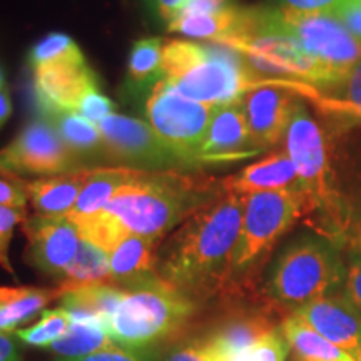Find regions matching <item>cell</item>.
Listing matches in <instances>:
<instances>
[{"mask_svg": "<svg viewBox=\"0 0 361 361\" xmlns=\"http://www.w3.org/2000/svg\"><path fill=\"white\" fill-rule=\"evenodd\" d=\"M336 87L343 89V96L348 99L350 102L361 106V72L353 69L348 78L343 80L340 85H336Z\"/></svg>", "mask_w": 361, "mask_h": 361, "instance_id": "obj_42", "label": "cell"}, {"mask_svg": "<svg viewBox=\"0 0 361 361\" xmlns=\"http://www.w3.org/2000/svg\"><path fill=\"white\" fill-rule=\"evenodd\" d=\"M32 74L37 102L74 114L90 92L99 90L97 74L85 59L39 67Z\"/></svg>", "mask_w": 361, "mask_h": 361, "instance_id": "obj_16", "label": "cell"}, {"mask_svg": "<svg viewBox=\"0 0 361 361\" xmlns=\"http://www.w3.org/2000/svg\"><path fill=\"white\" fill-rule=\"evenodd\" d=\"M124 300V290L111 283L87 284V286L75 288L61 296V308L69 313L92 314L109 324L111 318L116 314L119 305Z\"/></svg>", "mask_w": 361, "mask_h": 361, "instance_id": "obj_26", "label": "cell"}, {"mask_svg": "<svg viewBox=\"0 0 361 361\" xmlns=\"http://www.w3.org/2000/svg\"><path fill=\"white\" fill-rule=\"evenodd\" d=\"M345 276L341 246L319 233H305L279 252L263 291L269 301L293 313L311 301L340 293Z\"/></svg>", "mask_w": 361, "mask_h": 361, "instance_id": "obj_5", "label": "cell"}, {"mask_svg": "<svg viewBox=\"0 0 361 361\" xmlns=\"http://www.w3.org/2000/svg\"><path fill=\"white\" fill-rule=\"evenodd\" d=\"M124 300L107 324L117 346L149 350L178 333L196 313V300L156 273L121 284Z\"/></svg>", "mask_w": 361, "mask_h": 361, "instance_id": "obj_6", "label": "cell"}, {"mask_svg": "<svg viewBox=\"0 0 361 361\" xmlns=\"http://www.w3.org/2000/svg\"><path fill=\"white\" fill-rule=\"evenodd\" d=\"M281 8L300 12H318L333 16L346 0H276Z\"/></svg>", "mask_w": 361, "mask_h": 361, "instance_id": "obj_36", "label": "cell"}, {"mask_svg": "<svg viewBox=\"0 0 361 361\" xmlns=\"http://www.w3.org/2000/svg\"><path fill=\"white\" fill-rule=\"evenodd\" d=\"M162 79L180 96L211 106L239 101L251 90L274 82L258 74L243 54L224 44L171 39L162 45Z\"/></svg>", "mask_w": 361, "mask_h": 361, "instance_id": "obj_4", "label": "cell"}, {"mask_svg": "<svg viewBox=\"0 0 361 361\" xmlns=\"http://www.w3.org/2000/svg\"><path fill=\"white\" fill-rule=\"evenodd\" d=\"M29 218L27 207H11L0 204V238L12 239L13 228Z\"/></svg>", "mask_w": 361, "mask_h": 361, "instance_id": "obj_38", "label": "cell"}, {"mask_svg": "<svg viewBox=\"0 0 361 361\" xmlns=\"http://www.w3.org/2000/svg\"><path fill=\"white\" fill-rule=\"evenodd\" d=\"M134 173L135 169L126 168V166L90 169L89 178L78 197V202L67 214V218L79 219L101 213L109 204L114 194L133 178Z\"/></svg>", "mask_w": 361, "mask_h": 361, "instance_id": "obj_23", "label": "cell"}, {"mask_svg": "<svg viewBox=\"0 0 361 361\" xmlns=\"http://www.w3.org/2000/svg\"><path fill=\"white\" fill-rule=\"evenodd\" d=\"M162 39L147 37L134 42L129 56L128 78L129 82L139 87L154 85L162 79Z\"/></svg>", "mask_w": 361, "mask_h": 361, "instance_id": "obj_29", "label": "cell"}, {"mask_svg": "<svg viewBox=\"0 0 361 361\" xmlns=\"http://www.w3.org/2000/svg\"><path fill=\"white\" fill-rule=\"evenodd\" d=\"M216 106L180 96L164 79L151 87L146 101V117L156 134L186 159L191 168H200L201 149Z\"/></svg>", "mask_w": 361, "mask_h": 361, "instance_id": "obj_9", "label": "cell"}, {"mask_svg": "<svg viewBox=\"0 0 361 361\" xmlns=\"http://www.w3.org/2000/svg\"><path fill=\"white\" fill-rule=\"evenodd\" d=\"M223 191V180L202 174L135 169L106 211L128 234L164 241L171 231Z\"/></svg>", "mask_w": 361, "mask_h": 361, "instance_id": "obj_2", "label": "cell"}, {"mask_svg": "<svg viewBox=\"0 0 361 361\" xmlns=\"http://www.w3.org/2000/svg\"><path fill=\"white\" fill-rule=\"evenodd\" d=\"M290 314L303 319L353 361H361V314L343 291L311 301Z\"/></svg>", "mask_w": 361, "mask_h": 361, "instance_id": "obj_15", "label": "cell"}, {"mask_svg": "<svg viewBox=\"0 0 361 361\" xmlns=\"http://www.w3.org/2000/svg\"><path fill=\"white\" fill-rule=\"evenodd\" d=\"M161 243L162 241L152 238L128 234L109 252L111 284L121 286V284L156 273L157 247Z\"/></svg>", "mask_w": 361, "mask_h": 361, "instance_id": "obj_22", "label": "cell"}, {"mask_svg": "<svg viewBox=\"0 0 361 361\" xmlns=\"http://www.w3.org/2000/svg\"><path fill=\"white\" fill-rule=\"evenodd\" d=\"M189 2L192 0H157V8H159L162 19L171 24Z\"/></svg>", "mask_w": 361, "mask_h": 361, "instance_id": "obj_43", "label": "cell"}, {"mask_svg": "<svg viewBox=\"0 0 361 361\" xmlns=\"http://www.w3.org/2000/svg\"><path fill=\"white\" fill-rule=\"evenodd\" d=\"M39 116L52 126L59 137L64 141L69 151L82 162L85 168L92 169L96 162H111L106 141L97 124L90 123L74 112H67L51 104L37 102Z\"/></svg>", "mask_w": 361, "mask_h": 361, "instance_id": "obj_18", "label": "cell"}, {"mask_svg": "<svg viewBox=\"0 0 361 361\" xmlns=\"http://www.w3.org/2000/svg\"><path fill=\"white\" fill-rule=\"evenodd\" d=\"M300 85L295 80L276 79L243 97L252 146L259 152L278 146L284 139L293 114L301 102L293 87Z\"/></svg>", "mask_w": 361, "mask_h": 361, "instance_id": "obj_13", "label": "cell"}, {"mask_svg": "<svg viewBox=\"0 0 361 361\" xmlns=\"http://www.w3.org/2000/svg\"><path fill=\"white\" fill-rule=\"evenodd\" d=\"M19 341L16 333L0 331V361H22Z\"/></svg>", "mask_w": 361, "mask_h": 361, "instance_id": "obj_40", "label": "cell"}, {"mask_svg": "<svg viewBox=\"0 0 361 361\" xmlns=\"http://www.w3.org/2000/svg\"><path fill=\"white\" fill-rule=\"evenodd\" d=\"M69 326L71 316L64 308L44 310L37 323L30 328L17 329L16 336L25 345L47 350L54 341L66 335Z\"/></svg>", "mask_w": 361, "mask_h": 361, "instance_id": "obj_31", "label": "cell"}, {"mask_svg": "<svg viewBox=\"0 0 361 361\" xmlns=\"http://www.w3.org/2000/svg\"><path fill=\"white\" fill-rule=\"evenodd\" d=\"M89 169L69 151L42 117L32 119L12 142L0 149V178L61 176Z\"/></svg>", "mask_w": 361, "mask_h": 361, "instance_id": "obj_11", "label": "cell"}, {"mask_svg": "<svg viewBox=\"0 0 361 361\" xmlns=\"http://www.w3.org/2000/svg\"><path fill=\"white\" fill-rule=\"evenodd\" d=\"M57 281V290L61 291V295H66L67 291L75 290V288L87 286V284L111 283L109 252L85 239H80L74 259Z\"/></svg>", "mask_w": 361, "mask_h": 361, "instance_id": "obj_25", "label": "cell"}, {"mask_svg": "<svg viewBox=\"0 0 361 361\" xmlns=\"http://www.w3.org/2000/svg\"><path fill=\"white\" fill-rule=\"evenodd\" d=\"M223 186L226 191L238 196H251L258 192L295 188L298 186V174L290 156L283 149L247 166L241 173L223 179Z\"/></svg>", "mask_w": 361, "mask_h": 361, "instance_id": "obj_20", "label": "cell"}, {"mask_svg": "<svg viewBox=\"0 0 361 361\" xmlns=\"http://www.w3.org/2000/svg\"><path fill=\"white\" fill-rule=\"evenodd\" d=\"M84 54L79 49L78 42L71 35L62 32L49 34L37 42L29 52L30 69L59 64V62L84 61Z\"/></svg>", "mask_w": 361, "mask_h": 361, "instance_id": "obj_30", "label": "cell"}, {"mask_svg": "<svg viewBox=\"0 0 361 361\" xmlns=\"http://www.w3.org/2000/svg\"><path fill=\"white\" fill-rule=\"evenodd\" d=\"M353 37L361 42V0H346L338 11L333 13Z\"/></svg>", "mask_w": 361, "mask_h": 361, "instance_id": "obj_37", "label": "cell"}, {"mask_svg": "<svg viewBox=\"0 0 361 361\" xmlns=\"http://www.w3.org/2000/svg\"><path fill=\"white\" fill-rule=\"evenodd\" d=\"M94 169V168H92ZM90 169L78 173L51 176V178L27 180L22 178H4L17 184L40 216H67L78 202Z\"/></svg>", "mask_w": 361, "mask_h": 361, "instance_id": "obj_19", "label": "cell"}, {"mask_svg": "<svg viewBox=\"0 0 361 361\" xmlns=\"http://www.w3.org/2000/svg\"><path fill=\"white\" fill-rule=\"evenodd\" d=\"M8 245H11V239L0 238V266L13 276L16 273H13L11 259H8Z\"/></svg>", "mask_w": 361, "mask_h": 361, "instance_id": "obj_45", "label": "cell"}, {"mask_svg": "<svg viewBox=\"0 0 361 361\" xmlns=\"http://www.w3.org/2000/svg\"><path fill=\"white\" fill-rule=\"evenodd\" d=\"M111 162L141 171L192 169L169 144H166L151 124L123 114H111L99 124Z\"/></svg>", "mask_w": 361, "mask_h": 361, "instance_id": "obj_12", "label": "cell"}, {"mask_svg": "<svg viewBox=\"0 0 361 361\" xmlns=\"http://www.w3.org/2000/svg\"><path fill=\"white\" fill-rule=\"evenodd\" d=\"M273 7H256L255 30L247 37L228 47L243 54L252 69L261 75L290 78L319 87H336L350 74L340 72L306 52L301 44L278 29L273 22Z\"/></svg>", "mask_w": 361, "mask_h": 361, "instance_id": "obj_8", "label": "cell"}, {"mask_svg": "<svg viewBox=\"0 0 361 361\" xmlns=\"http://www.w3.org/2000/svg\"><path fill=\"white\" fill-rule=\"evenodd\" d=\"M343 247L361 251V206H353V209H351L350 228Z\"/></svg>", "mask_w": 361, "mask_h": 361, "instance_id": "obj_41", "label": "cell"}, {"mask_svg": "<svg viewBox=\"0 0 361 361\" xmlns=\"http://www.w3.org/2000/svg\"><path fill=\"white\" fill-rule=\"evenodd\" d=\"M284 151L296 169L298 188L308 206L306 216L313 219L316 233L343 247L353 206L341 189L326 130L303 102L298 104L284 135Z\"/></svg>", "mask_w": 361, "mask_h": 361, "instance_id": "obj_3", "label": "cell"}, {"mask_svg": "<svg viewBox=\"0 0 361 361\" xmlns=\"http://www.w3.org/2000/svg\"><path fill=\"white\" fill-rule=\"evenodd\" d=\"M345 261L346 276L341 291L361 314V251L348 250V256Z\"/></svg>", "mask_w": 361, "mask_h": 361, "instance_id": "obj_34", "label": "cell"}, {"mask_svg": "<svg viewBox=\"0 0 361 361\" xmlns=\"http://www.w3.org/2000/svg\"><path fill=\"white\" fill-rule=\"evenodd\" d=\"M281 331L290 343V350L296 361H353L295 314L284 319Z\"/></svg>", "mask_w": 361, "mask_h": 361, "instance_id": "obj_27", "label": "cell"}, {"mask_svg": "<svg viewBox=\"0 0 361 361\" xmlns=\"http://www.w3.org/2000/svg\"><path fill=\"white\" fill-rule=\"evenodd\" d=\"M12 114V101L11 94H8L7 85L0 87V129L7 123L8 117Z\"/></svg>", "mask_w": 361, "mask_h": 361, "instance_id": "obj_44", "label": "cell"}, {"mask_svg": "<svg viewBox=\"0 0 361 361\" xmlns=\"http://www.w3.org/2000/svg\"><path fill=\"white\" fill-rule=\"evenodd\" d=\"M306 214V197L298 186L245 196L241 233L231 264L233 283L258 271L274 245Z\"/></svg>", "mask_w": 361, "mask_h": 361, "instance_id": "obj_7", "label": "cell"}, {"mask_svg": "<svg viewBox=\"0 0 361 361\" xmlns=\"http://www.w3.org/2000/svg\"><path fill=\"white\" fill-rule=\"evenodd\" d=\"M61 291L34 286H0V331L16 329L30 322L51 301L61 298Z\"/></svg>", "mask_w": 361, "mask_h": 361, "instance_id": "obj_24", "label": "cell"}, {"mask_svg": "<svg viewBox=\"0 0 361 361\" xmlns=\"http://www.w3.org/2000/svg\"><path fill=\"white\" fill-rule=\"evenodd\" d=\"M4 85H6V75H4L2 67H0V87H4Z\"/></svg>", "mask_w": 361, "mask_h": 361, "instance_id": "obj_46", "label": "cell"}, {"mask_svg": "<svg viewBox=\"0 0 361 361\" xmlns=\"http://www.w3.org/2000/svg\"><path fill=\"white\" fill-rule=\"evenodd\" d=\"M75 114L99 126L106 117L114 114V102L107 96H104L101 90H94L80 102Z\"/></svg>", "mask_w": 361, "mask_h": 361, "instance_id": "obj_35", "label": "cell"}, {"mask_svg": "<svg viewBox=\"0 0 361 361\" xmlns=\"http://www.w3.org/2000/svg\"><path fill=\"white\" fill-rule=\"evenodd\" d=\"M156 356L149 350H133L117 346L116 343L109 348L82 356V358H57L56 361H154Z\"/></svg>", "mask_w": 361, "mask_h": 361, "instance_id": "obj_33", "label": "cell"}, {"mask_svg": "<svg viewBox=\"0 0 361 361\" xmlns=\"http://www.w3.org/2000/svg\"><path fill=\"white\" fill-rule=\"evenodd\" d=\"M271 13L278 29L291 35L306 52L333 69L351 74L361 62V42L336 17L281 7H273Z\"/></svg>", "mask_w": 361, "mask_h": 361, "instance_id": "obj_10", "label": "cell"}, {"mask_svg": "<svg viewBox=\"0 0 361 361\" xmlns=\"http://www.w3.org/2000/svg\"><path fill=\"white\" fill-rule=\"evenodd\" d=\"M259 154L252 146L243 99L216 106L201 157L204 164H223Z\"/></svg>", "mask_w": 361, "mask_h": 361, "instance_id": "obj_17", "label": "cell"}, {"mask_svg": "<svg viewBox=\"0 0 361 361\" xmlns=\"http://www.w3.org/2000/svg\"><path fill=\"white\" fill-rule=\"evenodd\" d=\"M0 204L11 207H27V197L17 184L0 178Z\"/></svg>", "mask_w": 361, "mask_h": 361, "instance_id": "obj_39", "label": "cell"}, {"mask_svg": "<svg viewBox=\"0 0 361 361\" xmlns=\"http://www.w3.org/2000/svg\"><path fill=\"white\" fill-rule=\"evenodd\" d=\"M112 345L114 341L104 328L71 322L66 335L54 341L47 350L59 355V358H82V356L109 348Z\"/></svg>", "mask_w": 361, "mask_h": 361, "instance_id": "obj_28", "label": "cell"}, {"mask_svg": "<svg viewBox=\"0 0 361 361\" xmlns=\"http://www.w3.org/2000/svg\"><path fill=\"white\" fill-rule=\"evenodd\" d=\"M274 328L276 326L264 313H243L219 323L214 331L207 335V340L211 341L221 358H231V356L245 353Z\"/></svg>", "mask_w": 361, "mask_h": 361, "instance_id": "obj_21", "label": "cell"}, {"mask_svg": "<svg viewBox=\"0 0 361 361\" xmlns=\"http://www.w3.org/2000/svg\"><path fill=\"white\" fill-rule=\"evenodd\" d=\"M164 361H219V353L204 336L176 346Z\"/></svg>", "mask_w": 361, "mask_h": 361, "instance_id": "obj_32", "label": "cell"}, {"mask_svg": "<svg viewBox=\"0 0 361 361\" xmlns=\"http://www.w3.org/2000/svg\"><path fill=\"white\" fill-rule=\"evenodd\" d=\"M20 226L27 238V264L47 276L61 278L74 259L82 239L74 223L67 216L35 214Z\"/></svg>", "mask_w": 361, "mask_h": 361, "instance_id": "obj_14", "label": "cell"}, {"mask_svg": "<svg viewBox=\"0 0 361 361\" xmlns=\"http://www.w3.org/2000/svg\"><path fill=\"white\" fill-rule=\"evenodd\" d=\"M245 196L224 191L178 226L157 247L156 274L196 300L233 283L231 264Z\"/></svg>", "mask_w": 361, "mask_h": 361, "instance_id": "obj_1", "label": "cell"}]
</instances>
